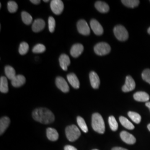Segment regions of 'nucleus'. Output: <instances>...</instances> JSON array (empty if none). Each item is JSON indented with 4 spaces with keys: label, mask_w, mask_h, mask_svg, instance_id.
<instances>
[{
    "label": "nucleus",
    "mask_w": 150,
    "mask_h": 150,
    "mask_svg": "<svg viewBox=\"0 0 150 150\" xmlns=\"http://www.w3.org/2000/svg\"><path fill=\"white\" fill-rule=\"evenodd\" d=\"M32 117L36 121L43 124L52 123L54 120L53 113L46 108H39L35 110L32 112Z\"/></svg>",
    "instance_id": "nucleus-1"
},
{
    "label": "nucleus",
    "mask_w": 150,
    "mask_h": 150,
    "mask_svg": "<svg viewBox=\"0 0 150 150\" xmlns=\"http://www.w3.org/2000/svg\"><path fill=\"white\" fill-rule=\"evenodd\" d=\"M92 127L97 132L103 134L105 131V125L102 116L98 113H93L92 117Z\"/></svg>",
    "instance_id": "nucleus-2"
},
{
    "label": "nucleus",
    "mask_w": 150,
    "mask_h": 150,
    "mask_svg": "<svg viewBox=\"0 0 150 150\" xmlns=\"http://www.w3.org/2000/svg\"><path fill=\"white\" fill-rule=\"evenodd\" d=\"M66 135L67 139L73 142L78 139L80 136V131L76 125H71L66 127Z\"/></svg>",
    "instance_id": "nucleus-3"
},
{
    "label": "nucleus",
    "mask_w": 150,
    "mask_h": 150,
    "mask_svg": "<svg viewBox=\"0 0 150 150\" xmlns=\"http://www.w3.org/2000/svg\"><path fill=\"white\" fill-rule=\"evenodd\" d=\"M113 32L116 38L119 41H125L129 38V33L125 27L122 25H117L113 29Z\"/></svg>",
    "instance_id": "nucleus-4"
},
{
    "label": "nucleus",
    "mask_w": 150,
    "mask_h": 150,
    "mask_svg": "<svg viewBox=\"0 0 150 150\" xmlns=\"http://www.w3.org/2000/svg\"><path fill=\"white\" fill-rule=\"evenodd\" d=\"M94 51L97 55L104 56L110 52L111 47L106 42H100L95 45Z\"/></svg>",
    "instance_id": "nucleus-5"
},
{
    "label": "nucleus",
    "mask_w": 150,
    "mask_h": 150,
    "mask_svg": "<svg viewBox=\"0 0 150 150\" xmlns=\"http://www.w3.org/2000/svg\"><path fill=\"white\" fill-rule=\"evenodd\" d=\"M51 8L54 14L60 15L64 10V3L61 0H52L51 2Z\"/></svg>",
    "instance_id": "nucleus-6"
},
{
    "label": "nucleus",
    "mask_w": 150,
    "mask_h": 150,
    "mask_svg": "<svg viewBox=\"0 0 150 150\" xmlns=\"http://www.w3.org/2000/svg\"><path fill=\"white\" fill-rule=\"evenodd\" d=\"M77 27L78 31L83 35H88L90 33V29L87 22L84 20H81L77 22Z\"/></svg>",
    "instance_id": "nucleus-7"
},
{
    "label": "nucleus",
    "mask_w": 150,
    "mask_h": 150,
    "mask_svg": "<svg viewBox=\"0 0 150 150\" xmlns=\"http://www.w3.org/2000/svg\"><path fill=\"white\" fill-rule=\"evenodd\" d=\"M136 87V83L133 78L130 76H127L126 78L125 83L123 85L122 90L124 92H128L134 90Z\"/></svg>",
    "instance_id": "nucleus-8"
},
{
    "label": "nucleus",
    "mask_w": 150,
    "mask_h": 150,
    "mask_svg": "<svg viewBox=\"0 0 150 150\" xmlns=\"http://www.w3.org/2000/svg\"><path fill=\"white\" fill-rule=\"evenodd\" d=\"M120 137L124 142L129 145H133L135 144L136 141V138L132 134H129L125 131H123L121 132Z\"/></svg>",
    "instance_id": "nucleus-9"
},
{
    "label": "nucleus",
    "mask_w": 150,
    "mask_h": 150,
    "mask_svg": "<svg viewBox=\"0 0 150 150\" xmlns=\"http://www.w3.org/2000/svg\"><path fill=\"white\" fill-rule=\"evenodd\" d=\"M56 84L57 87L63 92H68L70 90L69 86L67 82L62 77H57L56 79Z\"/></svg>",
    "instance_id": "nucleus-10"
},
{
    "label": "nucleus",
    "mask_w": 150,
    "mask_h": 150,
    "mask_svg": "<svg viewBox=\"0 0 150 150\" xmlns=\"http://www.w3.org/2000/svg\"><path fill=\"white\" fill-rule=\"evenodd\" d=\"M91 29L96 35H101L103 33V29L101 24L96 20L93 19L90 21Z\"/></svg>",
    "instance_id": "nucleus-11"
},
{
    "label": "nucleus",
    "mask_w": 150,
    "mask_h": 150,
    "mask_svg": "<svg viewBox=\"0 0 150 150\" xmlns=\"http://www.w3.org/2000/svg\"><path fill=\"white\" fill-rule=\"evenodd\" d=\"M83 46L81 43H76L72 46L70 51V54L74 57H77L83 52Z\"/></svg>",
    "instance_id": "nucleus-12"
},
{
    "label": "nucleus",
    "mask_w": 150,
    "mask_h": 150,
    "mask_svg": "<svg viewBox=\"0 0 150 150\" xmlns=\"http://www.w3.org/2000/svg\"><path fill=\"white\" fill-rule=\"evenodd\" d=\"M134 98L136 101L139 102H147L150 100V96L145 92L139 91L134 93Z\"/></svg>",
    "instance_id": "nucleus-13"
},
{
    "label": "nucleus",
    "mask_w": 150,
    "mask_h": 150,
    "mask_svg": "<svg viewBox=\"0 0 150 150\" xmlns=\"http://www.w3.org/2000/svg\"><path fill=\"white\" fill-rule=\"evenodd\" d=\"M90 80L92 87L97 89L100 85V80L98 75L94 71H92L90 74Z\"/></svg>",
    "instance_id": "nucleus-14"
},
{
    "label": "nucleus",
    "mask_w": 150,
    "mask_h": 150,
    "mask_svg": "<svg viewBox=\"0 0 150 150\" xmlns=\"http://www.w3.org/2000/svg\"><path fill=\"white\" fill-rule=\"evenodd\" d=\"M26 82V79L23 75H16V76L11 80L12 86L15 87H19L23 85Z\"/></svg>",
    "instance_id": "nucleus-15"
},
{
    "label": "nucleus",
    "mask_w": 150,
    "mask_h": 150,
    "mask_svg": "<svg viewBox=\"0 0 150 150\" xmlns=\"http://www.w3.org/2000/svg\"><path fill=\"white\" fill-rule=\"evenodd\" d=\"M45 27V22L42 19H36L32 24V31L35 32H38L43 30Z\"/></svg>",
    "instance_id": "nucleus-16"
},
{
    "label": "nucleus",
    "mask_w": 150,
    "mask_h": 150,
    "mask_svg": "<svg viewBox=\"0 0 150 150\" xmlns=\"http://www.w3.org/2000/svg\"><path fill=\"white\" fill-rule=\"evenodd\" d=\"M59 62L62 69L64 71H67V67L70 64V57L69 56L65 54H61L59 57Z\"/></svg>",
    "instance_id": "nucleus-17"
},
{
    "label": "nucleus",
    "mask_w": 150,
    "mask_h": 150,
    "mask_svg": "<svg viewBox=\"0 0 150 150\" xmlns=\"http://www.w3.org/2000/svg\"><path fill=\"white\" fill-rule=\"evenodd\" d=\"M67 80L69 81L70 85L75 88H79L80 87V82L77 77V76L75 74L71 73L67 76Z\"/></svg>",
    "instance_id": "nucleus-18"
},
{
    "label": "nucleus",
    "mask_w": 150,
    "mask_h": 150,
    "mask_svg": "<svg viewBox=\"0 0 150 150\" xmlns=\"http://www.w3.org/2000/svg\"><path fill=\"white\" fill-rule=\"evenodd\" d=\"M95 6L97 10L101 13H107L110 10L109 6L104 2L97 1Z\"/></svg>",
    "instance_id": "nucleus-19"
},
{
    "label": "nucleus",
    "mask_w": 150,
    "mask_h": 150,
    "mask_svg": "<svg viewBox=\"0 0 150 150\" xmlns=\"http://www.w3.org/2000/svg\"><path fill=\"white\" fill-rule=\"evenodd\" d=\"M10 123V120L7 117H4L0 120V134H2L8 128Z\"/></svg>",
    "instance_id": "nucleus-20"
},
{
    "label": "nucleus",
    "mask_w": 150,
    "mask_h": 150,
    "mask_svg": "<svg viewBox=\"0 0 150 150\" xmlns=\"http://www.w3.org/2000/svg\"><path fill=\"white\" fill-rule=\"evenodd\" d=\"M46 134L47 138L50 141H55L59 139V134L55 129L48 128L46 130Z\"/></svg>",
    "instance_id": "nucleus-21"
},
{
    "label": "nucleus",
    "mask_w": 150,
    "mask_h": 150,
    "mask_svg": "<svg viewBox=\"0 0 150 150\" xmlns=\"http://www.w3.org/2000/svg\"><path fill=\"white\" fill-rule=\"evenodd\" d=\"M119 120H120V123H121V125L126 129H130V130L134 129V125L131 123L127 118L123 116H121L120 117Z\"/></svg>",
    "instance_id": "nucleus-22"
},
{
    "label": "nucleus",
    "mask_w": 150,
    "mask_h": 150,
    "mask_svg": "<svg viewBox=\"0 0 150 150\" xmlns=\"http://www.w3.org/2000/svg\"><path fill=\"white\" fill-rule=\"evenodd\" d=\"M0 91L2 93H7L8 91V81L7 78L4 76L0 79Z\"/></svg>",
    "instance_id": "nucleus-23"
},
{
    "label": "nucleus",
    "mask_w": 150,
    "mask_h": 150,
    "mask_svg": "<svg viewBox=\"0 0 150 150\" xmlns=\"http://www.w3.org/2000/svg\"><path fill=\"white\" fill-rule=\"evenodd\" d=\"M5 74L7 77L12 80L16 76V72L15 69L10 66H7L5 67Z\"/></svg>",
    "instance_id": "nucleus-24"
},
{
    "label": "nucleus",
    "mask_w": 150,
    "mask_h": 150,
    "mask_svg": "<svg viewBox=\"0 0 150 150\" xmlns=\"http://www.w3.org/2000/svg\"><path fill=\"white\" fill-rule=\"evenodd\" d=\"M123 5L129 8H134L137 7L139 4V0H122L121 1Z\"/></svg>",
    "instance_id": "nucleus-25"
},
{
    "label": "nucleus",
    "mask_w": 150,
    "mask_h": 150,
    "mask_svg": "<svg viewBox=\"0 0 150 150\" xmlns=\"http://www.w3.org/2000/svg\"><path fill=\"white\" fill-rule=\"evenodd\" d=\"M21 17L22 21L26 25H30L32 23L33 20L32 16L27 12L23 11L22 12Z\"/></svg>",
    "instance_id": "nucleus-26"
},
{
    "label": "nucleus",
    "mask_w": 150,
    "mask_h": 150,
    "mask_svg": "<svg viewBox=\"0 0 150 150\" xmlns=\"http://www.w3.org/2000/svg\"><path fill=\"white\" fill-rule=\"evenodd\" d=\"M108 123L111 129L113 131H116L118 129V125L116 118L114 116H111L108 118Z\"/></svg>",
    "instance_id": "nucleus-27"
},
{
    "label": "nucleus",
    "mask_w": 150,
    "mask_h": 150,
    "mask_svg": "<svg viewBox=\"0 0 150 150\" xmlns=\"http://www.w3.org/2000/svg\"><path fill=\"white\" fill-rule=\"evenodd\" d=\"M77 122L78 123V125L79 126V127L82 130L83 132H84L85 133L88 132V127L83 118L80 116H78L77 118Z\"/></svg>",
    "instance_id": "nucleus-28"
},
{
    "label": "nucleus",
    "mask_w": 150,
    "mask_h": 150,
    "mask_svg": "<svg viewBox=\"0 0 150 150\" xmlns=\"http://www.w3.org/2000/svg\"><path fill=\"white\" fill-rule=\"evenodd\" d=\"M128 116L132 120V121L134 122V123L138 124L141 121V116L137 113L129 111L128 112Z\"/></svg>",
    "instance_id": "nucleus-29"
},
{
    "label": "nucleus",
    "mask_w": 150,
    "mask_h": 150,
    "mask_svg": "<svg viewBox=\"0 0 150 150\" xmlns=\"http://www.w3.org/2000/svg\"><path fill=\"white\" fill-rule=\"evenodd\" d=\"M46 50V47L43 45V44L39 43L36 45L32 48V52L35 54H40L43 53Z\"/></svg>",
    "instance_id": "nucleus-30"
},
{
    "label": "nucleus",
    "mask_w": 150,
    "mask_h": 150,
    "mask_svg": "<svg viewBox=\"0 0 150 150\" xmlns=\"http://www.w3.org/2000/svg\"><path fill=\"white\" fill-rule=\"evenodd\" d=\"M28 50H29V46H28V43L26 42H23L20 45L19 53L21 55H24V54H27Z\"/></svg>",
    "instance_id": "nucleus-31"
},
{
    "label": "nucleus",
    "mask_w": 150,
    "mask_h": 150,
    "mask_svg": "<svg viewBox=\"0 0 150 150\" xmlns=\"http://www.w3.org/2000/svg\"><path fill=\"white\" fill-rule=\"evenodd\" d=\"M8 10L11 13H14L16 12L18 8V5L15 1H10L7 4Z\"/></svg>",
    "instance_id": "nucleus-32"
},
{
    "label": "nucleus",
    "mask_w": 150,
    "mask_h": 150,
    "mask_svg": "<svg viewBox=\"0 0 150 150\" xmlns=\"http://www.w3.org/2000/svg\"><path fill=\"white\" fill-rule=\"evenodd\" d=\"M56 26V22L54 17H50L48 18V28L50 32L52 33L54 31Z\"/></svg>",
    "instance_id": "nucleus-33"
},
{
    "label": "nucleus",
    "mask_w": 150,
    "mask_h": 150,
    "mask_svg": "<svg viewBox=\"0 0 150 150\" xmlns=\"http://www.w3.org/2000/svg\"><path fill=\"white\" fill-rule=\"evenodd\" d=\"M142 77L144 80L150 84V70L146 69L142 74Z\"/></svg>",
    "instance_id": "nucleus-34"
},
{
    "label": "nucleus",
    "mask_w": 150,
    "mask_h": 150,
    "mask_svg": "<svg viewBox=\"0 0 150 150\" xmlns=\"http://www.w3.org/2000/svg\"><path fill=\"white\" fill-rule=\"evenodd\" d=\"M64 150H77L76 148H75V147L71 146V145H67L64 147Z\"/></svg>",
    "instance_id": "nucleus-35"
},
{
    "label": "nucleus",
    "mask_w": 150,
    "mask_h": 150,
    "mask_svg": "<svg viewBox=\"0 0 150 150\" xmlns=\"http://www.w3.org/2000/svg\"><path fill=\"white\" fill-rule=\"evenodd\" d=\"M30 2H32V4H33L38 5V4H40L41 1H40V0H31Z\"/></svg>",
    "instance_id": "nucleus-36"
},
{
    "label": "nucleus",
    "mask_w": 150,
    "mask_h": 150,
    "mask_svg": "<svg viewBox=\"0 0 150 150\" xmlns=\"http://www.w3.org/2000/svg\"><path fill=\"white\" fill-rule=\"evenodd\" d=\"M112 150H127V149H124V148H122V147H114V148H113Z\"/></svg>",
    "instance_id": "nucleus-37"
},
{
    "label": "nucleus",
    "mask_w": 150,
    "mask_h": 150,
    "mask_svg": "<svg viewBox=\"0 0 150 150\" xmlns=\"http://www.w3.org/2000/svg\"><path fill=\"white\" fill-rule=\"evenodd\" d=\"M146 106L148 107L150 110V102H147L146 103Z\"/></svg>",
    "instance_id": "nucleus-38"
},
{
    "label": "nucleus",
    "mask_w": 150,
    "mask_h": 150,
    "mask_svg": "<svg viewBox=\"0 0 150 150\" xmlns=\"http://www.w3.org/2000/svg\"><path fill=\"white\" fill-rule=\"evenodd\" d=\"M147 128L149 129V130L150 131V124H149L148 125V126H147Z\"/></svg>",
    "instance_id": "nucleus-39"
},
{
    "label": "nucleus",
    "mask_w": 150,
    "mask_h": 150,
    "mask_svg": "<svg viewBox=\"0 0 150 150\" xmlns=\"http://www.w3.org/2000/svg\"><path fill=\"white\" fill-rule=\"evenodd\" d=\"M148 33L150 35V27L148 29Z\"/></svg>",
    "instance_id": "nucleus-40"
},
{
    "label": "nucleus",
    "mask_w": 150,
    "mask_h": 150,
    "mask_svg": "<svg viewBox=\"0 0 150 150\" xmlns=\"http://www.w3.org/2000/svg\"><path fill=\"white\" fill-rule=\"evenodd\" d=\"M43 1H44V2H48L49 1H48V0H47V1H46V0H44Z\"/></svg>",
    "instance_id": "nucleus-41"
},
{
    "label": "nucleus",
    "mask_w": 150,
    "mask_h": 150,
    "mask_svg": "<svg viewBox=\"0 0 150 150\" xmlns=\"http://www.w3.org/2000/svg\"><path fill=\"white\" fill-rule=\"evenodd\" d=\"M97 150V149H94V150Z\"/></svg>",
    "instance_id": "nucleus-42"
}]
</instances>
